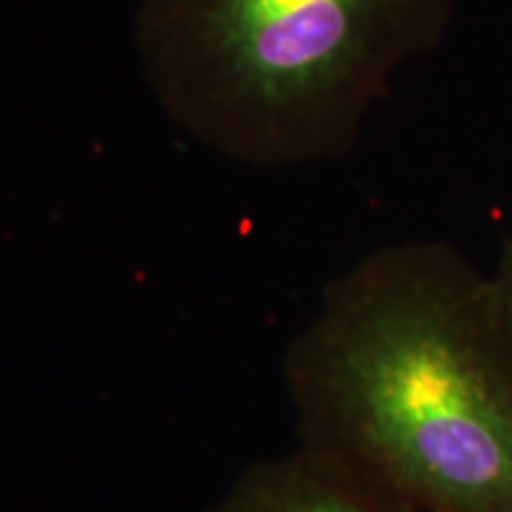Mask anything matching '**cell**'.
Instances as JSON below:
<instances>
[{"label":"cell","mask_w":512,"mask_h":512,"mask_svg":"<svg viewBox=\"0 0 512 512\" xmlns=\"http://www.w3.org/2000/svg\"><path fill=\"white\" fill-rule=\"evenodd\" d=\"M491 283H494L498 306H501V313L508 323L512 332V235L505 240L501 249V256H498V264L491 273Z\"/></svg>","instance_id":"277c9868"},{"label":"cell","mask_w":512,"mask_h":512,"mask_svg":"<svg viewBox=\"0 0 512 512\" xmlns=\"http://www.w3.org/2000/svg\"><path fill=\"white\" fill-rule=\"evenodd\" d=\"M299 444L408 512H512V332L491 273L441 240L325 285L283 356Z\"/></svg>","instance_id":"6da1fadb"},{"label":"cell","mask_w":512,"mask_h":512,"mask_svg":"<svg viewBox=\"0 0 512 512\" xmlns=\"http://www.w3.org/2000/svg\"><path fill=\"white\" fill-rule=\"evenodd\" d=\"M463 0H138L136 57L164 117L252 169L347 157Z\"/></svg>","instance_id":"7a4b0ae2"},{"label":"cell","mask_w":512,"mask_h":512,"mask_svg":"<svg viewBox=\"0 0 512 512\" xmlns=\"http://www.w3.org/2000/svg\"><path fill=\"white\" fill-rule=\"evenodd\" d=\"M204 512H408L297 446L256 460Z\"/></svg>","instance_id":"3957f363"}]
</instances>
